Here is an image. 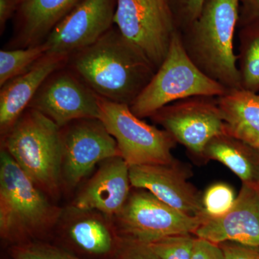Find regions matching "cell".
I'll return each mask as SVG.
<instances>
[{
  "mask_svg": "<svg viewBox=\"0 0 259 259\" xmlns=\"http://www.w3.org/2000/svg\"><path fill=\"white\" fill-rule=\"evenodd\" d=\"M236 197L235 191L228 184L218 182L209 186L202 196L204 217H222L231 210Z\"/></svg>",
  "mask_w": 259,
  "mask_h": 259,
  "instance_id": "603a6c76",
  "label": "cell"
},
{
  "mask_svg": "<svg viewBox=\"0 0 259 259\" xmlns=\"http://www.w3.org/2000/svg\"><path fill=\"white\" fill-rule=\"evenodd\" d=\"M151 118L162 126L176 143L202 158L209 141L226 133L215 97L197 96L179 100L162 107Z\"/></svg>",
  "mask_w": 259,
  "mask_h": 259,
  "instance_id": "9c48e42d",
  "label": "cell"
},
{
  "mask_svg": "<svg viewBox=\"0 0 259 259\" xmlns=\"http://www.w3.org/2000/svg\"><path fill=\"white\" fill-rule=\"evenodd\" d=\"M136 189L114 217L120 236L149 244L165 237L194 234L204 218L191 217L143 189Z\"/></svg>",
  "mask_w": 259,
  "mask_h": 259,
  "instance_id": "ba28073f",
  "label": "cell"
},
{
  "mask_svg": "<svg viewBox=\"0 0 259 259\" xmlns=\"http://www.w3.org/2000/svg\"><path fill=\"white\" fill-rule=\"evenodd\" d=\"M239 23L246 21L259 22V0H240Z\"/></svg>",
  "mask_w": 259,
  "mask_h": 259,
  "instance_id": "4dcf8cb0",
  "label": "cell"
},
{
  "mask_svg": "<svg viewBox=\"0 0 259 259\" xmlns=\"http://www.w3.org/2000/svg\"><path fill=\"white\" fill-rule=\"evenodd\" d=\"M69 56L47 53L32 67L1 87L0 131L5 136L28 108L32 99L56 70L66 66Z\"/></svg>",
  "mask_w": 259,
  "mask_h": 259,
  "instance_id": "2e32d148",
  "label": "cell"
},
{
  "mask_svg": "<svg viewBox=\"0 0 259 259\" xmlns=\"http://www.w3.org/2000/svg\"><path fill=\"white\" fill-rule=\"evenodd\" d=\"M2 139L3 148L40 190L51 194L59 191L64 156L61 127L28 108Z\"/></svg>",
  "mask_w": 259,
  "mask_h": 259,
  "instance_id": "3957f363",
  "label": "cell"
},
{
  "mask_svg": "<svg viewBox=\"0 0 259 259\" xmlns=\"http://www.w3.org/2000/svg\"><path fill=\"white\" fill-rule=\"evenodd\" d=\"M202 158L220 162L242 184L259 190V152L241 140L226 132L218 135L204 148Z\"/></svg>",
  "mask_w": 259,
  "mask_h": 259,
  "instance_id": "d6986e66",
  "label": "cell"
},
{
  "mask_svg": "<svg viewBox=\"0 0 259 259\" xmlns=\"http://www.w3.org/2000/svg\"><path fill=\"white\" fill-rule=\"evenodd\" d=\"M240 10V0H205L197 18L180 31L191 60L228 90L241 89L234 51Z\"/></svg>",
  "mask_w": 259,
  "mask_h": 259,
  "instance_id": "7a4b0ae2",
  "label": "cell"
},
{
  "mask_svg": "<svg viewBox=\"0 0 259 259\" xmlns=\"http://www.w3.org/2000/svg\"><path fill=\"white\" fill-rule=\"evenodd\" d=\"M66 66L98 96L129 106L156 71L115 25L93 45L70 56Z\"/></svg>",
  "mask_w": 259,
  "mask_h": 259,
  "instance_id": "6da1fadb",
  "label": "cell"
},
{
  "mask_svg": "<svg viewBox=\"0 0 259 259\" xmlns=\"http://www.w3.org/2000/svg\"><path fill=\"white\" fill-rule=\"evenodd\" d=\"M194 235L215 244L236 242L259 248V190L243 184L231 210L222 217L204 218Z\"/></svg>",
  "mask_w": 259,
  "mask_h": 259,
  "instance_id": "5bb4252c",
  "label": "cell"
},
{
  "mask_svg": "<svg viewBox=\"0 0 259 259\" xmlns=\"http://www.w3.org/2000/svg\"><path fill=\"white\" fill-rule=\"evenodd\" d=\"M49 51L45 42L24 49L0 51V88L32 67Z\"/></svg>",
  "mask_w": 259,
  "mask_h": 259,
  "instance_id": "7402d4cb",
  "label": "cell"
},
{
  "mask_svg": "<svg viewBox=\"0 0 259 259\" xmlns=\"http://www.w3.org/2000/svg\"><path fill=\"white\" fill-rule=\"evenodd\" d=\"M225 259H259V248L236 242L220 243Z\"/></svg>",
  "mask_w": 259,
  "mask_h": 259,
  "instance_id": "83f0119b",
  "label": "cell"
},
{
  "mask_svg": "<svg viewBox=\"0 0 259 259\" xmlns=\"http://www.w3.org/2000/svg\"><path fill=\"white\" fill-rule=\"evenodd\" d=\"M100 102V97L65 66L46 79L28 108L40 112L61 128L80 119H99Z\"/></svg>",
  "mask_w": 259,
  "mask_h": 259,
  "instance_id": "30bf717a",
  "label": "cell"
},
{
  "mask_svg": "<svg viewBox=\"0 0 259 259\" xmlns=\"http://www.w3.org/2000/svg\"><path fill=\"white\" fill-rule=\"evenodd\" d=\"M100 119L115 139L121 157L130 167L171 164L176 141L164 130L149 125L133 113L129 105L100 97Z\"/></svg>",
  "mask_w": 259,
  "mask_h": 259,
  "instance_id": "8992f818",
  "label": "cell"
},
{
  "mask_svg": "<svg viewBox=\"0 0 259 259\" xmlns=\"http://www.w3.org/2000/svg\"><path fill=\"white\" fill-rule=\"evenodd\" d=\"M114 25L156 71L179 30L169 0H117Z\"/></svg>",
  "mask_w": 259,
  "mask_h": 259,
  "instance_id": "52a82bcc",
  "label": "cell"
},
{
  "mask_svg": "<svg viewBox=\"0 0 259 259\" xmlns=\"http://www.w3.org/2000/svg\"><path fill=\"white\" fill-rule=\"evenodd\" d=\"M70 223L69 235L73 242L88 253L104 255L115 251L116 240L107 223L91 211H80Z\"/></svg>",
  "mask_w": 259,
  "mask_h": 259,
  "instance_id": "ffe728a7",
  "label": "cell"
},
{
  "mask_svg": "<svg viewBox=\"0 0 259 259\" xmlns=\"http://www.w3.org/2000/svg\"><path fill=\"white\" fill-rule=\"evenodd\" d=\"M190 172L176 161L171 164L130 167L134 188L143 189L179 212L191 217L204 218L202 194L188 182Z\"/></svg>",
  "mask_w": 259,
  "mask_h": 259,
  "instance_id": "4fadbf2b",
  "label": "cell"
},
{
  "mask_svg": "<svg viewBox=\"0 0 259 259\" xmlns=\"http://www.w3.org/2000/svg\"><path fill=\"white\" fill-rule=\"evenodd\" d=\"M22 0H0V35L4 33L7 23L14 18Z\"/></svg>",
  "mask_w": 259,
  "mask_h": 259,
  "instance_id": "f546056e",
  "label": "cell"
},
{
  "mask_svg": "<svg viewBox=\"0 0 259 259\" xmlns=\"http://www.w3.org/2000/svg\"><path fill=\"white\" fill-rule=\"evenodd\" d=\"M179 30H185L200 14L205 0H169Z\"/></svg>",
  "mask_w": 259,
  "mask_h": 259,
  "instance_id": "4316f807",
  "label": "cell"
},
{
  "mask_svg": "<svg viewBox=\"0 0 259 259\" xmlns=\"http://www.w3.org/2000/svg\"><path fill=\"white\" fill-rule=\"evenodd\" d=\"M227 134L259 152V94L233 90L218 97Z\"/></svg>",
  "mask_w": 259,
  "mask_h": 259,
  "instance_id": "ac0fdd59",
  "label": "cell"
},
{
  "mask_svg": "<svg viewBox=\"0 0 259 259\" xmlns=\"http://www.w3.org/2000/svg\"><path fill=\"white\" fill-rule=\"evenodd\" d=\"M81 0H22L14 16L13 36L5 49L40 45Z\"/></svg>",
  "mask_w": 259,
  "mask_h": 259,
  "instance_id": "e0dca14e",
  "label": "cell"
},
{
  "mask_svg": "<svg viewBox=\"0 0 259 259\" xmlns=\"http://www.w3.org/2000/svg\"><path fill=\"white\" fill-rule=\"evenodd\" d=\"M62 177L75 187L97 163L121 156L115 139L100 119H80L61 127Z\"/></svg>",
  "mask_w": 259,
  "mask_h": 259,
  "instance_id": "8fae6325",
  "label": "cell"
},
{
  "mask_svg": "<svg viewBox=\"0 0 259 259\" xmlns=\"http://www.w3.org/2000/svg\"><path fill=\"white\" fill-rule=\"evenodd\" d=\"M239 70L242 90L259 94V22L238 23Z\"/></svg>",
  "mask_w": 259,
  "mask_h": 259,
  "instance_id": "44dd1931",
  "label": "cell"
},
{
  "mask_svg": "<svg viewBox=\"0 0 259 259\" xmlns=\"http://www.w3.org/2000/svg\"><path fill=\"white\" fill-rule=\"evenodd\" d=\"M14 259H81L44 243H21L15 245L11 250Z\"/></svg>",
  "mask_w": 259,
  "mask_h": 259,
  "instance_id": "d4e9b609",
  "label": "cell"
},
{
  "mask_svg": "<svg viewBox=\"0 0 259 259\" xmlns=\"http://www.w3.org/2000/svg\"><path fill=\"white\" fill-rule=\"evenodd\" d=\"M130 166L121 156L102 162L101 166L74 201L80 211H98L114 218L131 194Z\"/></svg>",
  "mask_w": 259,
  "mask_h": 259,
  "instance_id": "9a60e30c",
  "label": "cell"
},
{
  "mask_svg": "<svg viewBox=\"0 0 259 259\" xmlns=\"http://www.w3.org/2000/svg\"><path fill=\"white\" fill-rule=\"evenodd\" d=\"M228 91L191 60L178 30L172 38L166 59L130 108L142 119L151 117L162 107L179 100L197 96L219 97Z\"/></svg>",
  "mask_w": 259,
  "mask_h": 259,
  "instance_id": "5b68a950",
  "label": "cell"
},
{
  "mask_svg": "<svg viewBox=\"0 0 259 259\" xmlns=\"http://www.w3.org/2000/svg\"><path fill=\"white\" fill-rule=\"evenodd\" d=\"M196 236L192 233L165 237L148 244L160 259H192Z\"/></svg>",
  "mask_w": 259,
  "mask_h": 259,
  "instance_id": "cb8c5ba5",
  "label": "cell"
},
{
  "mask_svg": "<svg viewBox=\"0 0 259 259\" xmlns=\"http://www.w3.org/2000/svg\"><path fill=\"white\" fill-rule=\"evenodd\" d=\"M192 259H225L219 245L196 237Z\"/></svg>",
  "mask_w": 259,
  "mask_h": 259,
  "instance_id": "f1b7e54d",
  "label": "cell"
},
{
  "mask_svg": "<svg viewBox=\"0 0 259 259\" xmlns=\"http://www.w3.org/2000/svg\"><path fill=\"white\" fill-rule=\"evenodd\" d=\"M60 209L3 148L0 155V233L15 241L46 231L55 224Z\"/></svg>",
  "mask_w": 259,
  "mask_h": 259,
  "instance_id": "277c9868",
  "label": "cell"
},
{
  "mask_svg": "<svg viewBox=\"0 0 259 259\" xmlns=\"http://www.w3.org/2000/svg\"><path fill=\"white\" fill-rule=\"evenodd\" d=\"M114 253L117 259H160L148 244L122 236L117 237Z\"/></svg>",
  "mask_w": 259,
  "mask_h": 259,
  "instance_id": "484cf974",
  "label": "cell"
},
{
  "mask_svg": "<svg viewBox=\"0 0 259 259\" xmlns=\"http://www.w3.org/2000/svg\"><path fill=\"white\" fill-rule=\"evenodd\" d=\"M117 0H81L53 29L48 53L69 56L101 38L114 26Z\"/></svg>",
  "mask_w": 259,
  "mask_h": 259,
  "instance_id": "7c38bea8",
  "label": "cell"
}]
</instances>
